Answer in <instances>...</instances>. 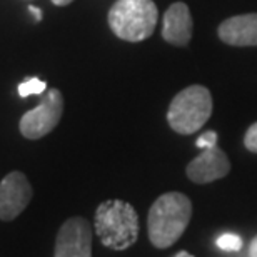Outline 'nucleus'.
I'll use <instances>...</instances> for the list:
<instances>
[{"mask_svg":"<svg viewBox=\"0 0 257 257\" xmlns=\"http://www.w3.org/2000/svg\"><path fill=\"white\" fill-rule=\"evenodd\" d=\"M219 39L234 47H255L257 45V14L235 15L219 25Z\"/></svg>","mask_w":257,"mask_h":257,"instance_id":"obj_10","label":"nucleus"},{"mask_svg":"<svg viewBox=\"0 0 257 257\" xmlns=\"http://www.w3.org/2000/svg\"><path fill=\"white\" fill-rule=\"evenodd\" d=\"M47 89V84L39 79H30L29 82H24V84L19 85V95L20 97H27L32 94H42V92Z\"/></svg>","mask_w":257,"mask_h":257,"instance_id":"obj_11","label":"nucleus"},{"mask_svg":"<svg viewBox=\"0 0 257 257\" xmlns=\"http://www.w3.org/2000/svg\"><path fill=\"white\" fill-rule=\"evenodd\" d=\"M64 114V97L59 89H50L45 92L40 104L35 109L25 112L20 119V134L25 139L37 141L45 137L59 125Z\"/></svg>","mask_w":257,"mask_h":257,"instance_id":"obj_5","label":"nucleus"},{"mask_svg":"<svg viewBox=\"0 0 257 257\" xmlns=\"http://www.w3.org/2000/svg\"><path fill=\"white\" fill-rule=\"evenodd\" d=\"M249 257H257V235L252 239V242L249 245Z\"/></svg>","mask_w":257,"mask_h":257,"instance_id":"obj_15","label":"nucleus"},{"mask_svg":"<svg viewBox=\"0 0 257 257\" xmlns=\"http://www.w3.org/2000/svg\"><path fill=\"white\" fill-rule=\"evenodd\" d=\"M30 12H32V14L35 15V19H37V20H40V19H42V14H40V10H39V9H35V7H30Z\"/></svg>","mask_w":257,"mask_h":257,"instance_id":"obj_17","label":"nucleus"},{"mask_svg":"<svg viewBox=\"0 0 257 257\" xmlns=\"http://www.w3.org/2000/svg\"><path fill=\"white\" fill-rule=\"evenodd\" d=\"M244 146L249 152L257 154V122H254V124L247 128V132H245Z\"/></svg>","mask_w":257,"mask_h":257,"instance_id":"obj_13","label":"nucleus"},{"mask_svg":"<svg viewBox=\"0 0 257 257\" xmlns=\"http://www.w3.org/2000/svg\"><path fill=\"white\" fill-rule=\"evenodd\" d=\"M217 247L222 250H240L242 247V240L235 234H222L217 239Z\"/></svg>","mask_w":257,"mask_h":257,"instance_id":"obj_12","label":"nucleus"},{"mask_svg":"<svg viewBox=\"0 0 257 257\" xmlns=\"http://www.w3.org/2000/svg\"><path fill=\"white\" fill-rule=\"evenodd\" d=\"M195 146H197L199 149H210V147H215L217 146V134H215L214 131H207L204 132L202 136H200L197 139V142H195Z\"/></svg>","mask_w":257,"mask_h":257,"instance_id":"obj_14","label":"nucleus"},{"mask_svg":"<svg viewBox=\"0 0 257 257\" xmlns=\"http://www.w3.org/2000/svg\"><path fill=\"white\" fill-rule=\"evenodd\" d=\"M192 217V202L182 192H167L156 199L147 215V234L154 247L167 249L186 232Z\"/></svg>","mask_w":257,"mask_h":257,"instance_id":"obj_1","label":"nucleus"},{"mask_svg":"<svg viewBox=\"0 0 257 257\" xmlns=\"http://www.w3.org/2000/svg\"><path fill=\"white\" fill-rule=\"evenodd\" d=\"M109 25L125 42H142L156 30L157 5L152 0H117L109 10Z\"/></svg>","mask_w":257,"mask_h":257,"instance_id":"obj_3","label":"nucleus"},{"mask_svg":"<svg viewBox=\"0 0 257 257\" xmlns=\"http://www.w3.org/2000/svg\"><path fill=\"white\" fill-rule=\"evenodd\" d=\"M230 172V161L224 151L215 146L204 149L197 157L187 164L186 174L195 184H209L225 177Z\"/></svg>","mask_w":257,"mask_h":257,"instance_id":"obj_8","label":"nucleus"},{"mask_svg":"<svg viewBox=\"0 0 257 257\" xmlns=\"http://www.w3.org/2000/svg\"><path fill=\"white\" fill-rule=\"evenodd\" d=\"M94 229L105 247L125 250L137 242L139 215L125 200H104L95 210Z\"/></svg>","mask_w":257,"mask_h":257,"instance_id":"obj_2","label":"nucleus"},{"mask_svg":"<svg viewBox=\"0 0 257 257\" xmlns=\"http://www.w3.org/2000/svg\"><path fill=\"white\" fill-rule=\"evenodd\" d=\"M174 257H194L192 254H189L187 250H181V252H177Z\"/></svg>","mask_w":257,"mask_h":257,"instance_id":"obj_18","label":"nucleus"},{"mask_svg":"<svg viewBox=\"0 0 257 257\" xmlns=\"http://www.w3.org/2000/svg\"><path fill=\"white\" fill-rule=\"evenodd\" d=\"M212 114V95L207 87L191 85L174 97L167 110V122L174 132L191 136L200 131Z\"/></svg>","mask_w":257,"mask_h":257,"instance_id":"obj_4","label":"nucleus"},{"mask_svg":"<svg viewBox=\"0 0 257 257\" xmlns=\"http://www.w3.org/2000/svg\"><path fill=\"white\" fill-rule=\"evenodd\" d=\"M92 229L85 217H70L60 225L54 257H92Z\"/></svg>","mask_w":257,"mask_h":257,"instance_id":"obj_6","label":"nucleus"},{"mask_svg":"<svg viewBox=\"0 0 257 257\" xmlns=\"http://www.w3.org/2000/svg\"><path fill=\"white\" fill-rule=\"evenodd\" d=\"M162 39L176 47H186L192 39V15L184 2H176L164 14Z\"/></svg>","mask_w":257,"mask_h":257,"instance_id":"obj_9","label":"nucleus"},{"mask_svg":"<svg viewBox=\"0 0 257 257\" xmlns=\"http://www.w3.org/2000/svg\"><path fill=\"white\" fill-rule=\"evenodd\" d=\"M32 186L22 172L14 171L0 182V220H14L27 209Z\"/></svg>","mask_w":257,"mask_h":257,"instance_id":"obj_7","label":"nucleus"},{"mask_svg":"<svg viewBox=\"0 0 257 257\" xmlns=\"http://www.w3.org/2000/svg\"><path fill=\"white\" fill-rule=\"evenodd\" d=\"M72 2H74V0H52V4L59 5V7H65V5H69Z\"/></svg>","mask_w":257,"mask_h":257,"instance_id":"obj_16","label":"nucleus"}]
</instances>
